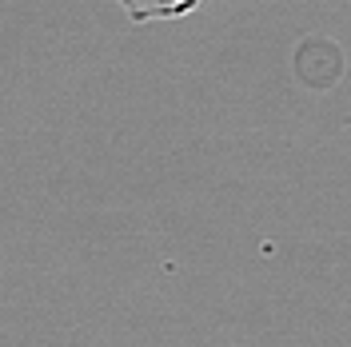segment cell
<instances>
[{
    "mask_svg": "<svg viewBox=\"0 0 351 347\" xmlns=\"http://www.w3.org/2000/svg\"><path fill=\"white\" fill-rule=\"evenodd\" d=\"M204 0H120V8L128 12V21L148 24V21H184L192 16Z\"/></svg>",
    "mask_w": 351,
    "mask_h": 347,
    "instance_id": "1",
    "label": "cell"
}]
</instances>
